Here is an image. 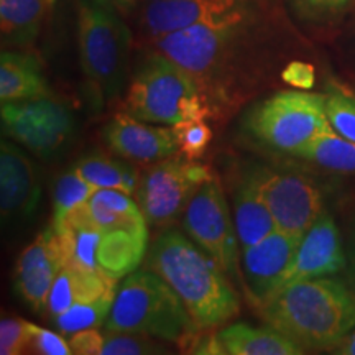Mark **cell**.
I'll list each match as a JSON object with an SVG mask.
<instances>
[{
	"label": "cell",
	"mask_w": 355,
	"mask_h": 355,
	"mask_svg": "<svg viewBox=\"0 0 355 355\" xmlns=\"http://www.w3.org/2000/svg\"><path fill=\"white\" fill-rule=\"evenodd\" d=\"M211 176L207 166L175 153L152 163L140 176L137 202L150 225L163 227L186 209L194 191Z\"/></svg>",
	"instance_id": "9"
},
{
	"label": "cell",
	"mask_w": 355,
	"mask_h": 355,
	"mask_svg": "<svg viewBox=\"0 0 355 355\" xmlns=\"http://www.w3.org/2000/svg\"><path fill=\"white\" fill-rule=\"evenodd\" d=\"M63 265V247L53 227L44 229L20 254L15 268V286L35 311L46 309L51 286Z\"/></svg>",
	"instance_id": "14"
},
{
	"label": "cell",
	"mask_w": 355,
	"mask_h": 355,
	"mask_svg": "<svg viewBox=\"0 0 355 355\" xmlns=\"http://www.w3.org/2000/svg\"><path fill=\"white\" fill-rule=\"evenodd\" d=\"M89 209L102 230H127L148 235V220L132 196L115 189H97L89 199Z\"/></svg>",
	"instance_id": "23"
},
{
	"label": "cell",
	"mask_w": 355,
	"mask_h": 355,
	"mask_svg": "<svg viewBox=\"0 0 355 355\" xmlns=\"http://www.w3.org/2000/svg\"><path fill=\"white\" fill-rule=\"evenodd\" d=\"M345 235L344 245L345 255H347V265H345V278H347L349 286L355 293V199L349 206V211L345 212Z\"/></svg>",
	"instance_id": "35"
},
{
	"label": "cell",
	"mask_w": 355,
	"mask_h": 355,
	"mask_svg": "<svg viewBox=\"0 0 355 355\" xmlns=\"http://www.w3.org/2000/svg\"><path fill=\"white\" fill-rule=\"evenodd\" d=\"M301 239L277 229L263 241L241 250L242 285L247 298L257 309L278 291Z\"/></svg>",
	"instance_id": "12"
},
{
	"label": "cell",
	"mask_w": 355,
	"mask_h": 355,
	"mask_svg": "<svg viewBox=\"0 0 355 355\" xmlns=\"http://www.w3.org/2000/svg\"><path fill=\"white\" fill-rule=\"evenodd\" d=\"M73 119L51 97L2 104V132L40 157L55 153L69 139Z\"/></svg>",
	"instance_id": "11"
},
{
	"label": "cell",
	"mask_w": 355,
	"mask_h": 355,
	"mask_svg": "<svg viewBox=\"0 0 355 355\" xmlns=\"http://www.w3.org/2000/svg\"><path fill=\"white\" fill-rule=\"evenodd\" d=\"M186 234L230 278H242L239 237L219 180L212 175L191 196L183 214Z\"/></svg>",
	"instance_id": "8"
},
{
	"label": "cell",
	"mask_w": 355,
	"mask_h": 355,
	"mask_svg": "<svg viewBox=\"0 0 355 355\" xmlns=\"http://www.w3.org/2000/svg\"><path fill=\"white\" fill-rule=\"evenodd\" d=\"M345 265L347 255L343 234L334 219L327 212H322L301 239L298 250L283 275L278 290L303 279L332 277L344 272Z\"/></svg>",
	"instance_id": "13"
},
{
	"label": "cell",
	"mask_w": 355,
	"mask_h": 355,
	"mask_svg": "<svg viewBox=\"0 0 355 355\" xmlns=\"http://www.w3.org/2000/svg\"><path fill=\"white\" fill-rule=\"evenodd\" d=\"M150 336L137 332H107L104 339L102 355H144L163 354L165 345L148 339Z\"/></svg>",
	"instance_id": "31"
},
{
	"label": "cell",
	"mask_w": 355,
	"mask_h": 355,
	"mask_svg": "<svg viewBox=\"0 0 355 355\" xmlns=\"http://www.w3.org/2000/svg\"><path fill=\"white\" fill-rule=\"evenodd\" d=\"M40 180L32 159L12 141L0 144V207L3 220L25 219L37 209Z\"/></svg>",
	"instance_id": "16"
},
{
	"label": "cell",
	"mask_w": 355,
	"mask_h": 355,
	"mask_svg": "<svg viewBox=\"0 0 355 355\" xmlns=\"http://www.w3.org/2000/svg\"><path fill=\"white\" fill-rule=\"evenodd\" d=\"M112 303V298H104L73 304L69 309H66L64 313L58 314L55 318L58 331L64 336H73L79 331L94 329V327L102 326L107 321Z\"/></svg>",
	"instance_id": "28"
},
{
	"label": "cell",
	"mask_w": 355,
	"mask_h": 355,
	"mask_svg": "<svg viewBox=\"0 0 355 355\" xmlns=\"http://www.w3.org/2000/svg\"><path fill=\"white\" fill-rule=\"evenodd\" d=\"M146 270L159 275L188 309L198 329H214L241 311L227 275L196 242L176 230L159 234L145 259Z\"/></svg>",
	"instance_id": "1"
},
{
	"label": "cell",
	"mask_w": 355,
	"mask_h": 355,
	"mask_svg": "<svg viewBox=\"0 0 355 355\" xmlns=\"http://www.w3.org/2000/svg\"><path fill=\"white\" fill-rule=\"evenodd\" d=\"M259 311L304 350L336 349L355 329V293L329 277L283 286Z\"/></svg>",
	"instance_id": "2"
},
{
	"label": "cell",
	"mask_w": 355,
	"mask_h": 355,
	"mask_svg": "<svg viewBox=\"0 0 355 355\" xmlns=\"http://www.w3.org/2000/svg\"><path fill=\"white\" fill-rule=\"evenodd\" d=\"M171 127L178 152L189 159L201 158L212 140V130L206 119H189Z\"/></svg>",
	"instance_id": "29"
},
{
	"label": "cell",
	"mask_w": 355,
	"mask_h": 355,
	"mask_svg": "<svg viewBox=\"0 0 355 355\" xmlns=\"http://www.w3.org/2000/svg\"><path fill=\"white\" fill-rule=\"evenodd\" d=\"M117 282V278L104 272H87L76 266L63 265L48 296V314L55 319L73 304L104 298L114 300L119 288Z\"/></svg>",
	"instance_id": "19"
},
{
	"label": "cell",
	"mask_w": 355,
	"mask_h": 355,
	"mask_svg": "<svg viewBox=\"0 0 355 355\" xmlns=\"http://www.w3.org/2000/svg\"><path fill=\"white\" fill-rule=\"evenodd\" d=\"M234 224L239 243H241V250L255 245L257 242L263 241L266 235L277 230L272 212L266 207L263 199L248 176L235 191Z\"/></svg>",
	"instance_id": "22"
},
{
	"label": "cell",
	"mask_w": 355,
	"mask_h": 355,
	"mask_svg": "<svg viewBox=\"0 0 355 355\" xmlns=\"http://www.w3.org/2000/svg\"><path fill=\"white\" fill-rule=\"evenodd\" d=\"M248 178L282 232L304 237L324 212L321 191L303 176L260 168Z\"/></svg>",
	"instance_id": "10"
},
{
	"label": "cell",
	"mask_w": 355,
	"mask_h": 355,
	"mask_svg": "<svg viewBox=\"0 0 355 355\" xmlns=\"http://www.w3.org/2000/svg\"><path fill=\"white\" fill-rule=\"evenodd\" d=\"M199 331L180 296L152 270L127 275L105 321V332H137L181 347Z\"/></svg>",
	"instance_id": "4"
},
{
	"label": "cell",
	"mask_w": 355,
	"mask_h": 355,
	"mask_svg": "<svg viewBox=\"0 0 355 355\" xmlns=\"http://www.w3.org/2000/svg\"><path fill=\"white\" fill-rule=\"evenodd\" d=\"M79 176L84 178L96 189H115L135 196L140 176L133 166L105 155H89L74 166Z\"/></svg>",
	"instance_id": "25"
},
{
	"label": "cell",
	"mask_w": 355,
	"mask_h": 355,
	"mask_svg": "<svg viewBox=\"0 0 355 355\" xmlns=\"http://www.w3.org/2000/svg\"><path fill=\"white\" fill-rule=\"evenodd\" d=\"M51 97L38 58L30 53L2 51L0 56V99L15 102Z\"/></svg>",
	"instance_id": "20"
},
{
	"label": "cell",
	"mask_w": 355,
	"mask_h": 355,
	"mask_svg": "<svg viewBox=\"0 0 355 355\" xmlns=\"http://www.w3.org/2000/svg\"><path fill=\"white\" fill-rule=\"evenodd\" d=\"M148 235L132 234L127 230H104L99 248L97 263L104 273L122 279L135 272L146 255Z\"/></svg>",
	"instance_id": "24"
},
{
	"label": "cell",
	"mask_w": 355,
	"mask_h": 355,
	"mask_svg": "<svg viewBox=\"0 0 355 355\" xmlns=\"http://www.w3.org/2000/svg\"><path fill=\"white\" fill-rule=\"evenodd\" d=\"M26 354H40V355H71L69 340L56 332L40 327L37 324L30 322L28 343H26Z\"/></svg>",
	"instance_id": "32"
},
{
	"label": "cell",
	"mask_w": 355,
	"mask_h": 355,
	"mask_svg": "<svg viewBox=\"0 0 355 355\" xmlns=\"http://www.w3.org/2000/svg\"><path fill=\"white\" fill-rule=\"evenodd\" d=\"M96 188L89 184L84 178L79 176L76 170L64 173L60 180L56 181L55 194H53V224L51 227L60 230L63 227L66 217L74 207L79 204L87 202L92 194L96 193Z\"/></svg>",
	"instance_id": "27"
},
{
	"label": "cell",
	"mask_w": 355,
	"mask_h": 355,
	"mask_svg": "<svg viewBox=\"0 0 355 355\" xmlns=\"http://www.w3.org/2000/svg\"><path fill=\"white\" fill-rule=\"evenodd\" d=\"M336 352L343 354V355H355V331L350 332V334L347 336V339H345L343 344L337 345Z\"/></svg>",
	"instance_id": "39"
},
{
	"label": "cell",
	"mask_w": 355,
	"mask_h": 355,
	"mask_svg": "<svg viewBox=\"0 0 355 355\" xmlns=\"http://www.w3.org/2000/svg\"><path fill=\"white\" fill-rule=\"evenodd\" d=\"M81 68L101 101L121 94L128 74L132 33L121 13L94 0H81L78 13Z\"/></svg>",
	"instance_id": "6"
},
{
	"label": "cell",
	"mask_w": 355,
	"mask_h": 355,
	"mask_svg": "<svg viewBox=\"0 0 355 355\" xmlns=\"http://www.w3.org/2000/svg\"><path fill=\"white\" fill-rule=\"evenodd\" d=\"M123 105L133 117L162 125L212 117L209 104L193 76L158 51L135 73Z\"/></svg>",
	"instance_id": "5"
},
{
	"label": "cell",
	"mask_w": 355,
	"mask_h": 355,
	"mask_svg": "<svg viewBox=\"0 0 355 355\" xmlns=\"http://www.w3.org/2000/svg\"><path fill=\"white\" fill-rule=\"evenodd\" d=\"M105 144L132 163H157L176 153L173 127L150 125L128 112L117 114L104 128Z\"/></svg>",
	"instance_id": "15"
},
{
	"label": "cell",
	"mask_w": 355,
	"mask_h": 355,
	"mask_svg": "<svg viewBox=\"0 0 355 355\" xmlns=\"http://www.w3.org/2000/svg\"><path fill=\"white\" fill-rule=\"evenodd\" d=\"M242 7L243 0H155L144 10V28L155 40L222 19Z\"/></svg>",
	"instance_id": "18"
},
{
	"label": "cell",
	"mask_w": 355,
	"mask_h": 355,
	"mask_svg": "<svg viewBox=\"0 0 355 355\" xmlns=\"http://www.w3.org/2000/svg\"><path fill=\"white\" fill-rule=\"evenodd\" d=\"M247 19L245 7L227 17L193 25L180 32L155 38V50L170 58L193 76L209 104L212 117L220 105L229 104L227 76L230 58L235 55Z\"/></svg>",
	"instance_id": "3"
},
{
	"label": "cell",
	"mask_w": 355,
	"mask_h": 355,
	"mask_svg": "<svg viewBox=\"0 0 355 355\" xmlns=\"http://www.w3.org/2000/svg\"><path fill=\"white\" fill-rule=\"evenodd\" d=\"M245 125L261 144L291 155L334 132L326 114V96L301 91L277 92L257 104Z\"/></svg>",
	"instance_id": "7"
},
{
	"label": "cell",
	"mask_w": 355,
	"mask_h": 355,
	"mask_svg": "<svg viewBox=\"0 0 355 355\" xmlns=\"http://www.w3.org/2000/svg\"><path fill=\"white\" fill-rule=\"evenodd\" d=\"M105 336L99 332V327L94 329L79 331L71 336L69 345L73 349V354L76 355H102Z\"/></svg>",
	"instance_id": "34"
},
{
	"label": "cell",
	"mask_w": 355,
	"mask_h": 355,
	"mask_svg": "<svg viewBox=\"0 0 355 355\" xmlns=\"http://www.w3.org/2000/svg\"><path fill=\"white\" fill-rule=\"evenodd\" d=\"M283 81L298 89H311L314 86V68L303 61H293L282 74Z\"/></svg>",
	"instance_id": "36"
},
{
	"label": "cell",
	"mask_w": 355,
	"mask_h": 355,
	"mask_svg": "<svg viewBox=\"0 0 355 355\" xmlns=\"http://www.w3.org/2000/svg\"><path fill=\"white\" fill-rule=\"evenodd\" d=\"M311 8H318V10H337V8L344 7L349 0H301Z\"/></svg>",
	"instance_id": "38"
},
{
	"label": "cell",
	"mask_w": 355,
	"mask_h": 355,
	"mask_svg": "<svg viewBox=\"0 0 355 355\" xmlns=\"http://www.w3.org/2000/svg\"><path fill=\"white\" fill-rule=\"evenodd\" d=\"M146 2H155V0H146Z\"/></svg>",
	"instance_id": "40"
},
{
	"label": "cell",
	"mask_w": 355,
	"mask_h": 355,
	"mask_svg": "<svg viewBox=\"0 0 355 355\" xmlns=\"http://www.w3.org/2000/svg\"><path fill=\"white\" fill-rule=\"evenodd\" d=\"M94 2L101 3V6L104 7L112 8V10L119 12L121 15H125V13H128L133 7H135V3L139 2V0H94Z\"/></svg>",
	"instance_id": "37"
},
{
	"label": "cell",
	"mask_w": 355,
	"mask_h": 355,
	"mask_svg": "<svg viewBox=\"0 0 355 355\" xmlns=\"http://www.w3.org/2000/svg\"><path fill=\"white\" fill-rule=\"evenodd\" d=\"M326 114L337 135L355 141V96L332 91L326 96Z\"/></svg>",
	"instance_id": "30"
},
{
	"label": "cell",
	"mask_w": 355,
	"mask_h": 355,
	"mask_svg": "<svg viewBox=\"0 0 355 355\" xmlns=\"http://www.w3.org/2000/svg\"><path fill=\"white\" fill-rule=\"evenodd\" d=\"M193 354L217 355H300L306 350L275 327H254L232 324L216 336L201 339L193 345Z\"/></svg>",
	"instance_id": "17"
},
{
	"label": "cell",
	"mask_w": 355,
	"mask_h": 355,
	"mask_svg": "<svg viewBox=\"0 0 355 355\" xmlns=\"http://www.w3.org/2000/svg\"><path fill=\"white\" fill-rule=\"evenodd\" d=\"M30 322L20 318H2L0 321V354H26Z\"/></svg>",
	"instance_id": "33"
},
{
	"label": "cell",
	"mask_w": 355,
	"mask_h": 355,
	"mask_svg": "<svg viewBox=\"0 0 355 355\" xmlns=\"http://www.w3.org/2000/svg\"><path fill=\"white\" fill-rule=\"evenodd\" d=\"M55 0H0V32L8 46H26L37 40Z\"/></svg>",
	"instance_id": "21"
},
{
	"label": "cell",
	"mask_w": 355,
	"mask_h": 355,
	"mask_svg": "<svg viewBox=\"0 0 355 355\" xmlns=\"http://www.w3.org/2000/svg\"><path fill=\"white\" fill-rule=\"evenodd\" d=\"M331 171L355 173V141H350L336 132L324 133L296 153Z\"/></svg>",
	"instance_id": "26"
}]
</instances>
